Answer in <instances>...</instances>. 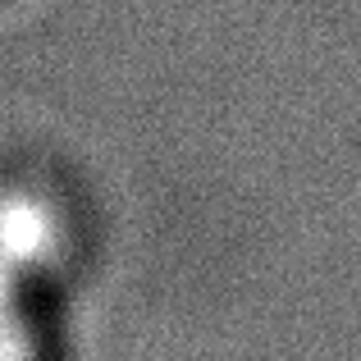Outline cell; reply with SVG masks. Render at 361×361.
<instances>
[{
  "instance_id": "obj_1",
  "label": "cell",
  "mask_w": 361,
  "mask_h": 361,
  "mask_svg": "<svg viewBox=\"0 0 361 361\" xmlns=\"http://www.w3.org/2000/svg\"><path fill=\"white\" fill-rule=\"evenodd\" d=\"M82 224L51 183H0V279L42 298L78 256Z\"/></svg>"
},
{
  "instance_id": "obj_2",
  "label": "cell",
  "mask_w": 361,
  "mask_h": 361,
  "mask_svg": "<svg viewBox=\"0 0 361 361\" xmlns=\"http://www.w3.org/2000/svg\"><path fill=\"white\" fill-rule=\"evenodd\" d=\"M42 298L0 279V361H46Z\"/></svg>"
}]
</instances>
